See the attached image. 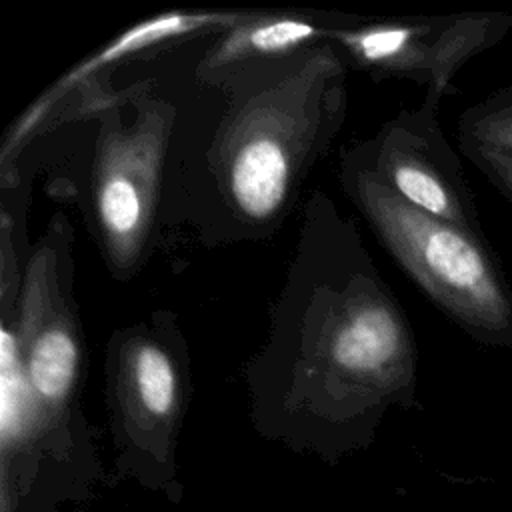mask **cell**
Masks as SVG:
<instances>
[{
	"label": "cell",
	"mask_w": 512,
	"mask_h": 512,
	"mask_svg": "<svg viewBox=\"0 0 512 512\" xmlns=\"http://www.w3.org/2000/svg\"><path fill=\"white\" fill-rule=\"evenodd\" d=\"M256 418L284 430L366 432L416 406L418 346L358 226L322 190L302 204L268 334L244 364Z\"/></svg>",
	"instance_id": "cell-1"
},
{
	"label": "cell",
	"mask_w": 512,
	"mask_h": 512,
	"mask_svg": "<svg viewBox=\"0 0 512 512\" xmlns=\"http://www.w3.org/2000/svg\"><path fill=\"white\" fill-rule=\"evenodd\" d=\"M180 72L148 70L88 88L54 108L22 146L0 188L46 174L72 202L112 278L128 282L162 240L160 204L178 118Z\"/></svg>",
	"instance_id": "cell-3"
},
{
	"label": "cell",
	"mask_w": 512,
	"mask_h": 512,
	"mask_svg": "<svg viewBox=\"0 0 512 512\" xmlns=\"http://www.w3.org/2000/svg\"><path fill=\"white\" fill-rule=\"evenodd\" d=\"M458 150L512 158V86L490 92L466 108L456 122Z\"/></svg>",
	"instance_id": "cell-11"
},
{
	"label": "cell",
	"mask_w": 512,
	"mask_h": 512,
	"mask_svg": "<svg viewBox=\"0 0 512 512\" xmlns=\"http://www.w3.org/2000/svg\"><path fill=\"white\" fill-rule=\"evenodd\" d=\"M72 244L68 216L54 212L28 252L14 312L22 368L48 440L68 428L86 378Z\"/></svg>",
	"instance_id": "cell-5"
},
{
	"label": "cell",
	"mask_w": 512,
	"mask_h": 512,
	"mask_svg": "<svg viewBox=\"0 0 512 512\" xmlns=\"http://www.w3.org/2000/svg\"><path fill=\"white\" fill-rule=\"evenodd\" d=\"M464 156L482 172V176L508 200L512 206V158L492 152H464Z\"/></svg>",
	"instance_id": "cell-12"
},
{
	"label": "cell",
	"mask_w": 512,
	"mask_h": 512,
	"mask_svg": "<svg viewBox=\"0 0 512 512\" xmlns=\"http://www.w3.org/2000/svg\"><path fill=\"white\" fill-rule=\"evenodd\" d=\"M348 62L332 42L194 80L182 66L160 226L216 248L272 238L348 116Z\"/></svg>",
	"instance_id": "cell-2"
},
{
	"label": "cell",
	"mask_w": 512,
	"mask_h": 512,
	"mask_svg": "<svg viewBox=\"0 0 512 512\" xmlns=\"http://www.w3.org/2000/svg\"><path fill=\"white\" fill-rule=\"evenodd\" d=\"M240 14L242 10H172L154 14L126 28L58 78L14 120L2 140L0 172L14 164L34 128L68 98L94 86L112 84L116 72L126 64L150 62L188 42L212 36L234 24Z\"/></svg>",
	"instance_id": "cell-9"
},
{
	"label": "cell",
	"mask_w": 512,
	"mask_h": 512,
	"mask_svg": "<svg viewBox=\"0 0 512 512\" xmlns=\"http://www.w3.org/2000/svg\"><path fill=\"white\" fill-rule=\"evenodd\" d=\"M512 30L510 12H460L366 20L336 30L330 40L350 68L374 80H410L446 96L454 74L474 56L496 46Z\"/></svg>",
	"instance_id": "cell-7"
},
{
	"label": "cell",
	"mask_w": 512,
	"mask_h": 512,
	"mask_svg": "<svg viewBox=\"0 0 512 512\" xmlns=\"http://www.w3.org/2000/svg\"><path fill=\"white\" fill-rule=\"evenodd\" d=\"M340 186L396 264L462 332L512 346V286L486 236L430 216L340 158Z\"/></svg>",
	"instance_id": "cell-4"
},
{
	"label": "cell",
	"mask_w": 512,
	"mask_h": 512,
	"mask_svg": "<svg viewBox=\"0 0 512 512\" xmlns=\"http://www.w3.org/2000/svg\"><path fill=\"white\" fill-rule=\"evenodd\" d=\"M510 512H512V508H510Z\"/></svg>",
	"instance_id": "cell-13"
},
{
	"label": "cell",
	"mask_w": 512,
	"mask_h": 512,
	"mask_svg": "<svg viewBox=\"0 0 512 512\" xmlns=\"http://www.w3.org/2000/svg\"><path fill=\"white\" fill-rule=\"evenodd\" d=\"M110 420L120 446L168 464L192 392V354L178 316L154 310L110 334L104 350Z\"/></svg>",
	"instance_id": "cell-6"
},
{
	"label": "cell",
	"mask_w": 512,
	"mask_h": 512,
	"mask_svg": "<svg viewBox=\"0 0 512 512\" xmlns=\"http://www.w3.org/2000/svg\"><path fill=\"white\" fill-rule=\"evenodd\" d=\"M360 20L318 10H242L228 28L190 44V72L202 82L256 62L294 56Z\"/></svg>",
	"instance_id": "cell-10"
},
{
	"label": "cell",
	"mask_w": 512,
	"mask_h": 512,
	"mask_svg": "<svg viewBox=\"0 0 512 512\" xmlns=\"http://www.w3.org/2000/svg\"><path fill=\"white\" fill-rule=\"evenodd\" d=\"M440 100L426 92L418 108L400 110L374 136L342 150L340 158L372 174L410 206L486 236L462 162L442 132Z\"/></svg>",
	"instance_id": "cell-8"
}]
</instances>
